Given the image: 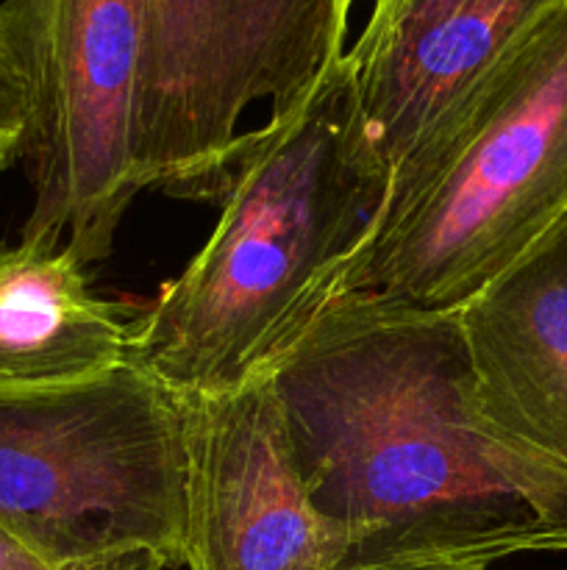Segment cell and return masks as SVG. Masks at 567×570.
Segmentation results:
<instances>
[{
    "label": "cell",
    "instance_id": "5",
    "mask_svg": "<svg viewBox=\"0 0 567 570\" xmlns=\"http://www.w3.org/2000/svg\"><path fill=\"white\" fill-rule=\"evenodd\" d=\"M133 181L217 200L256 100L298 109L345 56L356 0H142Z\"/></svg>",
    "mask_w": 567,
    "mask_h": 570
},
{
    "label": "cell",
    "instance_id": "2",
    "mask_svg": "<svg viewBox=\"0 0 567 570\" xmlns=\"http://www.w3.org/2000/svg\"><path fill=\"white\" fill-rule=\"evenodd\" d=\"M387 195L345 50L298 109L245 134L209 239L133 321L131 362L181 401L270 371L339 295Z\"/></svg>",
    "mask_w": 567,
    "mask_h": 570
},
{
    "label": "cell",
    "instance_id": "3",
    "mask_svg": "<svg viewBox=\"0 0 567 570\" xmlns=\"http://www.w3.org/2000/svg\"><path fill=\"white\" fill-rule=\"evenodd\" d=\"M561 215L567 0L537 17L392 173L381 220L339 295L454 315Z\"/></svg>",
    "mask_w": 567,
    "mask_h": 570
},
{
    "label": "cell",
    "instance_id": "8",
    "mask_svg": "<svg viewBox=\"0 0 567 570\" xmlns=\"http://www.w3.org/2000/svg\"><path fill=\"white\" fill-rule=\"evenodd\" d=\"M565 0H376L348 50L389 178L537 17Z\"/></svg>",
    "mask_w": 567,
    "mask_h": 570
},
{
    "label": "cell",
    "instance_id": "12",
    "mask_svg": "<svg viewBox=\"0 0 567 570\" xmlns=\"http://www.w3.org/2000/svg\"><path fill=\"white\" fill-rule=\"evenodd\" d=\"M0 570H53L0 529Z\"/></svg>",
    "mask_w": 567,
    "mask_h": 570
},
{
    "label": "cell",
    "instance_id": "15",
    "mask_svg": "<svg viewBox=\"0 0 567 570\" xmlns=\"http://www.w3.org/2000/svg\"><path fill=\"white\" fill-rule=\"evenodd\" d=\"M387 570H392V568H387Z\"/></svg>",
    "mask_w": 567,
    "mask_h": 570
},
{
    "label": "cell",
    "instance_id": "13",
    "mask_svg": "<svg viewBox=\"0 0 567 570\" xmlns=\"http://www.w3.org/2000/svg\"><path fill=\"white\" fill-rule=\"evenodd\" d=\"M83 570H170V568L153 554H128V557H120V560L100 562V566L83 568Z\"/></svg>",
    "mask_w": 567,
    "mask_h": 570
},
{
    "label": "cell",
    "instance_id": "1",
    "mask_svg": "<svg viewBox=\"0 0 567 570\" xmlns=\"http://www.w3.org/2000/svg\"><path fill=\"white\" fill-rule=\"evenodd\" d=\"M270 373L339 570L567 554V468L484 415L456 312L339 295Z\"/></svg>",
    "mask_w": 567,
    "mask_h": 570
},
{
    "label": "cell",
    "instance_id": "4",
    "mask_svg": "<svg viewBox=\"0 0 567 570\" xmlns=\"http://www.w3.org/2000/svg\"><path fill=\"white\" fill-rule=\"evenodd\" d=\"M0 529L53 570L128 554L181 568L183 401L137 362L76 387L0 393Z\"/></svg>",
    "mask_w": 567,
    "mask_h": 570
},
{
    "label": "cell",
    "instance_id": "6",
    "mask_svg": "<svg viewBox=\"0 0 567 570\" xmlns=\"http://www.w3.org/2000/svg\"><path fill=\"white\" fill-rule=\"evenodd\" d=\"M31 95L22 156L33 209L22 237H67L109 256L139 193L133 131L145 61L142 0H3Z\"/></svg>",
    "mask_w": 567,
    "mask_h": 570
},
{
    "label": "cell",
    "instance_id": "7",
    "mask_svg": "<svg viewBox=\"0 0 567 570\" xmlns=\"http://www.w3.org/2000/svg\"><path fill=\"white\" fill-rule=\"evenodd\" d=\"M183 570H339L342 543L315 510L272 373L183 401Z\"/></svg>",
    "mask_w": 567,
    "mask_h": 570
},
{
    "label": "cell",
    "instance_id": "10",
    "mask_svg": "<svg viewBox=\"0 0 567 570\" xmlns=\"http://www.w3.org/2000/svg\"><path fill=\"white\" fill-rule=\"evenodd\" d=\"M128 306L100 298L59 237L0 245V393L94 382L131 362Z\"/></svg>",
    "mask_w": 567,
    "mask_h": 570
},
{
    "label": "cell",
    "instance_id": "14",
    "mask_svg": "<svg viewBox=\"0 0 567 570\" xmlns=\"http://www.w3.org/2000/svg\"><path fill=\"white\" fill-rule=\"evenodd\" d=\"M392 570H487V568H461V566H420V568H392Z\"/></svg>",
    "mask_w": 567,
    "mask_h": 570
},
{
    "label": "cell",
    "instance_id": "9",
    "mask_svg": "<svg viewBox=\"0 0 567 570\" xmlns=\"http://www.w3.org/2000/svg\"><path fill=\"white\" fill-rule=\"evenodd\" d=\"M456 315L484 415L567 468V215Z\"/></svg>",
    "mask_w": 567,
    "mask_h": 570
},
{
    "label": "cell",
    "instance_id": "11",
    "mask_svg": "<svg viewBox=\"0 0 567 570\" xmlns=\"http://www.w3.org/2000/svg\"><path fill=\"white\" fill-rule=\"evenodd\" d=\"M31 120V95H28L26 67L11 37L9 17L0 6V167H9L22 156Z\"/></svg>",
    "mask_w": 567,
    "mask_h": 570
}]
</instances>
